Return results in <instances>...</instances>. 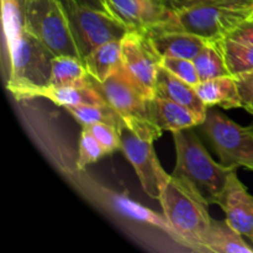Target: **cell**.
<instances>
[{
	"mask_svg": "<svg viewBox=\"0 0 253 253\" xmlns=\"http://www.w3.org/2000/svg\"><path fill=\"white\" fill-rule=\"evenodd\" d=\"M172 133L177 161L170 175L209 205L216 204L237 168L215 162L193 128Z\"/></svg>",
	"mask_w": 253,
	"mask_h": 253,
	"instance_id": "cell-1",
	"label": "cell"
},
{
	"mask_svg": "<svg viewBox=\"0 0 253 253\" xmlns=\"http://www.w3.org/2000/svg\"><path fill=\"white\" fill-rule=\"evenodd\" d=\"M253 15V0H212L173 7L169 21L161 29L194 34L208 41L229 36Z\"/></svg>",
	"mask_w": 253,
	"mask_h": 253,
	"instance_id": "cell-2",
	"label": "cell"
},
{
	"mask_svg": "<svg viewBox=\"0 0 253 253\" xmlns=\"http://www.w3.org/2000/svg\"><path fill=\"white\" fill-rule=\"evenodd\" d=\"M7 56L6 89L17 100L32 99L48 86L56 56L26 29L5 46Z\"/></svg>",
	"mask_w": 253,
	"mask_h": 253,
	"instance_id": "cell-3",
	"label": "cell"
},
{
	"mask_svg": "<svg viewBox=\"0 0 253 253\" xmlns=\"http://www.w3.org/2000/svg\"><path fill=\"white\" fill-rule=\"evenodd\" d=\"M160 203L174 239L194 251L205 252V240L212 222L209 204L172 175Z\"/></svg>",
	"mask_w": 253,
	"mask_h": 253,
	"instance_id": "cell-4",
	"label": "cell"
},
{
	"mask_svg": "<svg viewBox=\"0 0 253 253\" xmlns=\"http://www.w3.org/2000/svg\"><path fill=\"white\" fill-rule=\"evenodd\" d=\"M90 83L120 115L128 130L153 142L162 136V130L148 116V98L123 66L105 82H98L90 77Z\"/></svg>",
	"mask_w": 253,
	"mask_h": 253,
	"instance_id": "cell-5",
	"label": "cell"
},
{
	"mask_svg": "<svg viewBox=\"0 0 253 253\" xmlns=\"http://www.w3.org/2000/svg\"><path fill=\"white\" fill-rule=\"evenodd\" d=\"M22 2L27 31L36 36L56 57L71 56L82 59L68 16L59 0H22Z\"/></svg>",
	"mask_w": 253,
	"mask_h": 253,
	"instance_id": "cell-6",
	"label": "cell"
},
{
	"mask_svg": "<svg viewBox=\"0 0 253 253\" xmlns=\"http://www.w3.org/2000/svg\"><path fill=\"white\" fill-rule=\"evenodd\" d=\"M200 128L222 165L253 170V131L250 126L244 127L217 109L208 108Z\"/></svg>",
	"mask_w": 253,
	"mask_h": 253,
	"instance_id": "cell-7",
	"label": "cell"
},
{
	"mask_svg": "<svg viewBox=\"0 0 253 253\" xmlns=\"http://www.w3.org/2000/svg\"><path fill=\"white\" fill-rule=\"evenodd\" d=\"M68 16L69 26L81 58L106 42L123 40L130 30L105 10L82 6L71 0H59Z\"/></svg>",
	"mask_w": 253,
	"mask_h": 253,
	"instance_id": "cell-8",
	"label": "cell"
},
{
	"mask_svg": "<svg viewBox=\"0 0 253 253\" xmlns=\"http://www.w3.org/2000/svg\"><path fill=\"white\" fill-rule=\"evenodd\" d=\"M120 150L135 168L142 189L150 198L160 200L170 174H167L161 166L153 148V141L140 137L126 126L120 130Z\"/></svg>",
	"mask_w": 253,
	"mask_h": 253,
	"instance_id": "cell-9",
	"label": "cell"
},
{
	"mask_svg": "<svg viewBox=\"0 0 253 253\" xmlns=\"http://www.w3.org/2000/svg\"><path fill=\"white\" fill-rule=\"evenodd\" d=\"M123 67L148 99L156 96L161 59L145 31L130 30L123 40Z\"/></svg>",
	"mask_w": 253,
	"mask_h": 253,
	"instance_id": "cell-10",
	"label": "cell"
},
{
	"mask_svg": "<svg viewBox=\"0 0 253 253\" xmlns=\"http://www.w3.org/2000/svg\"><path fill=\"white\" fill-rule=\"evenodd\" d=\"M106 11L128 30L147 31L169 21V0H103Z\"/></svg>",
	"mask_w": 253,
	"mask_h": 253,
	"instance_id": "cell-11",
	"label": "cell"
},
{
	"mask_svg": "<svg viewBox=\"0 0 253 253\" xmlns=\"http://www.w3.org/2000/svg\"><path fill=\"white\" fill-rule=\"evenodd\" d=\"M216 204L225 212V220L253 245V195L242 184L236 172L229 179Z\"/></svg>",
	"mask_w": 253,
	"mask_h": 253,
	"instance_id": "cell-12",
	"label": "cell"
},
{
	"mask_svg": "<svg viewBox=\"0 0 253 253\" xmlns=\"http://www.w3.org/2000/svg\"><path fill=\"white\" fill-rule=\"evenodd\" d=\"M161 57H179L194 59L208 40L194 34L178 30L155 27L145 31Z\"/></svg>",
	"mask_w": 253,
	"mask_h": 253,
	"instance_id": "cell-13",
	"label": "cell"
},
{
	"mask_svg": "<svg viewBox=\"0 0 253 253\" xmlns=\"http://www.w3.org/2000/svg\"><path fill=\"white\" fill-rule=\"evenodd\" d=\"M148 116L162 131H180L200 126L204 120L175 101L155 96L148 99Z\"/></svg>",
	"mask_w": 253,
	"mask_h": 253,
	"instance_id": "cell-14",
	"label": "cell"
},
{
	"mask_svg": "<svg viewBox=\"0 0 253 253\" xmlns=\"http://www.w3.org/2000/svg\"><path fill=\"white\" fill-rule=\"evenodd\" d=\"M156 96L175 101L194 111L198 116L205 120L208 108L199 98L195 86L175 77L162 66H160L156 81Z\"/></svg>",
	"mask_w": 253,
	"mask_h": 253,
	"instance_id": "cell-15",
	"label": "cell"
},
{
	"mask_svg": "<svg viewBox=\"0 0 253 253\" xmlns=\"http://www.w3.org/2000/svg\"><path fill=\"white\" fill-rule=\"evenodd\" d=\"M195 89L207 108L220 106L226 110L242 108L236 81L232 76L200 82Z\"/></svg>",
	"mask_w": 253,
	"mask_h": 253,
	"instance_id": "cell-16",
	"label": "cell"
},
{
	"mask_svg": "<svg viewBox=\"0 0 253 253\" xmlns=\"http://www.w3.org/2000/svg\"><path fill=\"white\" fill-rule=\"evenodd\" d=\"M89 76L98 82H105L123 66V42L121 40L106 42L96 47L84 58Z\"/></svg>",
	"mask_w": 253,
	"mask_h": 253,
	"instance_id": "cell-17",
	"label": "cell"
},
{
	"mask_svg": "<svg viewBox=\"0 0 253 253\" xmlns=\"http://www.w3.org/2000/svg\"><path fill=\"white\" fill-rule=\"evenodd\" d=\"M34 98H46L62 108L84 105V104L106 103L90 83V77H89L88 83L82 84V85L46 86L36 91Z\"/></svg>",
	"mask_w": 253,
	"mask_h": 253,
	"instance_id": "cell-18",
	"label": "cell"
},
{
	"mask_svg": "<svg viewBox=\"0 0 253 253\" xmlns=\"http://www.w3.org/2000/svg\"><path fill=\"white\" fill-rule=\"evenodd\" d=\"M108 203L113 209L120 212V215H123V216L135 220V221L145 222V224H150L152 226L158 227V229L167 232L169 236L174 239L172 227H170L169 222L166 219L165 215L157 214L153 210L148 209V208L141 205L140 203L132 200L127 195L120 194V193L108 192Z\"/></svg>",
	"mask_w": 253,
	"mask_h": 253,
	"instance_id": "cell-19",
	"label": "cell"
},
{
	"mask_svg": "<svg viewBox=\"0 0 253 253\" xmlns=\"http://www.w3.org/2000/svg\"><path fill=\"white\" fill-rule=\"evenodd\" d=\"M205 252L214 253H253L239 231L225 220L212 219L211 226L205 240Z\"/></svg>",
	"mask_w": 253,
	"mask_h": 253,
	"instance_id": "cell-20",
	"label": "cell"
},
{
	"mask_svg": "<svg viewBox=\"0 0 253 253\" xmlns=\"http://www.w3.org/2000/svg\"><path fill=\"white\" fill-rule=\"evenodd\" d=\"M89 73L84 61L71 56L54 57L48 86L82 85L88 83Z\"/></svg>",
	"mask_w": 253,
	"mask_h": 253,
	"instance_id": "cell-21",
	"label": "cell"
},
{
	"mask_svg": "<svg viewBox=\"0 0 253 253\" xmlns=\"http://www.w3.org/2000/svg\"><path fill=\"white\" fill-rule=\"evenodd\" d=\"M193 62L195 64L200 82L231 76L220 46V40L208 41L197 57L193 59Z\"/></svg>",
	"mask_w": 253,
	"mask_h": 253,
	"instance_id": "cell-22",
	"label": "cell"
},
{
	"mask_svg": "<svg viewBox=\"0 0 253 253\" xmlns=\"http://www.w3.org/2000/svg\"><path fill=\"white\" fill-rule=\"evenodd\" d=\"M220 46L232 77L253 72V44L225 37L220 40Z\"/></svg>",
	"mask_w": 253,
	"mask_h": 253,
	"instance_id": "cell-23",
	"label": "cell"
},
{
	"mask_svg": "<svg viewBox=\"0 0 253 253\" xmlns=\"http://www.w3.org/2000/svg\"><path fill=\"white\" fill-rule=\"evenodd\" d=\"M64 109L81 124L82 127L95 123H106L115 126L119 130L125 126V123L120 115L108 103L84 104V105L67 106Z\"/></svg>",
	"mask_w": 253,
	"mask_h": 253,
	"instance_id": "cell-24",
	"label": "cell"
},
{
	"mask_svg": "<svg viewBox=\"0 0 253 253\" xmlns=\"http://www.w3.org/2000/svg\"><path fill=\"white\" fill-rule=\"evenodd\" d=\"M105 156H108L105 148L91 135V132L88 128L82 127L81 140H79L78 160H77L78 169L83 170L89 165L98 162L99 160H101Z\"/></svg>",
	"mask_w": 253,
	"mask_h": 253,
	"instance_id": "cell-25",
	"label": "cell"
},
{
	"mask_svg": "<svg viewBox=\"0 0 253 253\" xmlns=\"http://www.w3.org/2000/svg\"><path fill=\"white\" fill-rule=\"evenodd\" d=\"M161 66L182 81L187 82L190 85L197 86L200 83L199 76H198L193 59L179 58V57H162Z\"/></svg>",
	"mask_w": 253,
	"mask_h": 253,
	"instance_id": "cell-26",
	"label": "cell"
},
{
	"mask_svg": "<svg viewBox=\"0 0 253 253\" xmlns=\"http://www.w3.org/2000/svg\"><path fill=\"white\" fill-rule=\"evenodd\" d=\"M83 127H86L90 131L91 135L105 148L108 155H111L115 151L120 150L121 137L120 130L118 127L109 125L106 123H95L89 126H83Z\"/></svg>",
	"mask_w": 253,
	"mask_h": 253,
	"instance_id": "cell-27",
	"label": "cell"
},
{
	"mask_svg": "<svg viewBox=\"0 0 253 253\" xmlns=\"http://www.w3.org/2000/svg\"><path fill=\"white\" fill-rule=\"evenodd\" d=\"M241 98L242 108L253 115V72L234 77Z\"/></svg>",
	"mask_w": 253,
	"mask_h": 253,
	"instance_id": "cell-28",
	"label": "cell"
},
{
	"mask_svg": "<svg viewBox=\"0 0 253 253\" xmlns=\"http://www.w3.org/2000/svg\"><path fill=\"white\" fill-rule=\"evenodd\" d=\"M227 37L245 43L253 44V20H246L236 27Z\"/></svg>",
	"mask_w": 253,
	"mask_h": 253,
	"instance_id": "cell-29",
	"label": "cell"
},
{
	"mask_svg": "<svg viewBox=\"0 0 253 253\" xmlns=\"http://www.w3.org/2000/svg\"><path fill=\"white\" fill-rule=\"evenodd\" d=\"M71 1L76 2V4L82 5V6L91 7V9H98V10H105L106 7L104 4L103 0H71Z\"/></svg>",
	"mask_w": 253,
	"mask_h": 253,
	"instance_id": "cell-30",
	"label": "cell"
},
{
	"mask_svg": "<svg viewBox=\"0 0 253 253\" xmlns=\"http://www.w3.org/2000/svg\"><path fill=\"white\" fill-rule=\"evenodd\" d=\"M205 1H212V0H169V4L172 7L183 6V5H192L198 4V2H205Z\"/></svg>",
	"mask_w": 253,
	"mask_h": 253,
	"instance_id": "cell-31",
	"label": "cell"
},
{
	"mask_svg": "<svg viewBox=\"0 0 253 253\" xmlns=\"http://www.w3.org/2000/svg\"><path fill=\"white\" fill-rule=\"evenodd\" d=\"M249 126H250V128H251V130L253 131V121L251 123V125H249Z\"/></svg>",
	"mask_w": 253,
	"mask_h": 253,
	"instance_id": "cell-32",
	"label": "cell"
},
{
	"mask_svg": "<svg viewBox=\"0 0 253 253\" xmlns=\"http://www.w3.org/2000/svg\"><path fill=\"white\" fill-rule=\"evenodd\" d=\"M251 20H253V15H252V17H251Z\"/></svg>",
	"mask_w": 253,
	"mask_h": 253,
	"instance_id": "cell-33",
	"label": "cell"
}]
</instances>
